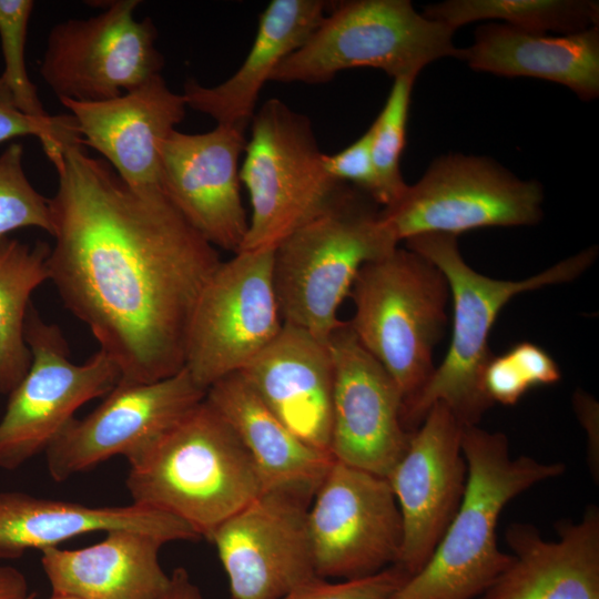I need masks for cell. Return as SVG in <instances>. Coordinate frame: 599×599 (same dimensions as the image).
<instances>
[{"mask_svg": "<svg viewBox=\"0 0 599 599\" xmlns=\"http://www.w3.org/2000/svg\"><path fill=\"white\" fill-rule=\"evenodd\" d=\"M49 281L118 366L150 383L184 368L197 298L222 261L160 186L135 187L81 143L52 161Z\"/></svg>", "mask_w": 599, "mask_h": 599, "instance_id": "obj_1", "label": "cell"}, {"mask_svg": "<svg viewBox=\"0 0 599 599\" xmlns=\"http://www.w3.org/2000/svg\"><path fill=\"white\" fill-rule=\"evenodd\" d=\"M467 481L460 505L429 560L386 599L479 598L509 567L497 542L502 509L514 498L564 474L561 463L512 457L505 434L464 426Z\"/></svg>", "mask_w": 599, "mask_h": 599, "instance_id": "obj_2", "label": "cell"}, {"mask_svg": "<svg viewBox=\"0 0 599 599\" xmlns=\"http://www.w3.org/2000/svg\"><path fill=\"white\" fill-rule=\"evenodd\" d=\"M128 463L132 504L172 515L206 540L262 493L246 449L205 398Z\"/></svg>", "mask_w": 599, "mask_h": 599, "instance_id": "obj_3", "label": "cell"}, {"mask_svg": "<svg viewBox=\"0 0 599 599\" xmlns=\"http://www.w3.org/2000/svg\"><path fill=\"white\" fill-rule=\"evenodd\" d=\"M445 275L454 302L450 344L422 390L402 409L407 432L415 430L436 403L448 406L464 426L477 425L493 403L481 387V374L494 355L488 346L490 329L501 308L516 295L579 277L598 255L590 246L549 268L520 281L496 280L471 268L463 258L457 237L422 234L405 241Z\"/></svg>", "mask_w": 599, "mask_h": 599, "instance_id": "obj_4", "label": "cell"}, {"mask_svg": "<svg viewBox=\"0 0 599 599\" xmlns=\"http://www.w3.org/2000/svg\"><path fill=\"white\" fill-rule=\"evenodd\" d=\"M377 203L346 184L324 213L273 251V280L283 322L328 342L359 270L398 246Z\"/></svg>", "mask_w": 599, "mask_h": 599, "instance_id": "obj_5", "label": "cell"}, {"mask_svg": "<svg viewBox=\"0 0 599 599\" xmlns=\"http://www.w3.org/2000/svg\"><path fill=\"white\" fill-rule=\"evenodd\" d=\"M449 287L426 257L398 246L359 270L348 323L362 346L412 400L434 373L433 352L447 324Z\"/></svg>", "mask_w": 599, "mask_h": 599, "instance_id": "obj_6", "label": "cell"}, {"mask_svg": "<svg viewBox=\"0 0 599 599\" xmlns=\"http://www.w3.org/2000/svg\"><path fill=\"white\" fill-rule=\"evenodd\" d=\"M454 33L417 12L408 0L332 2L319 26L276 68L271 81L322 84L354 68L416 80L429 63L457 58Z\"/></svg>", "mask_w": 599, "mask_h": 599, "instance_id": "obj_7", "label": "cell"}, {"mask_svg": "<svg viewBox=\"0 0 599 599\" xmlns=\"http://www.w3.org/2000/svg\"><path fill=\"white\" fill-rule=\"evenodd\" d=\"M240 179L251 216L241 251L274 248L336 201L347 183L332 177L309 119L278 99L251 121Z\"/></svg>", "mask_w": 599, "mask_h": 599, "instance_id": "obj_8", "label": "cell"}, {"mask_svg": "<svg viewBox=\"0 0 599 599\" xmlns=\"http://www.w3.org/2000/svg\"><path fill=\"white\" fill-rule=\"evenodd\" d=\"M544 190L489 158H437L379 216L399 243L422 234H457L483 227L526 226L542 219Z\"/></svg>", "mask_w": 599, "mask_h": 599, "instance_id": "obj_9", "label": "cell"}, {"mask_svg": "<svg viewBox=\"0 0 599 599\" xmlns=\"http://www.w3.org/2000/svg\"><path fill=\"white\" fill-rule=\"evenodd\" d=\"M24 336L30 367L8 395L0 419V468L16 470L52 445L85 403L105 396L121 378L111 357L99 349L73 363L57 324L44 321L31 304Z\"/></svg>", "mask_w": 599, "mask_h": 599, "instance_id": "obj_10", "label": "cell"}, {"mask_svg": "<svg viewBox=\"0 0 599 599\" xmlns=\"http://www.w3.org/2000/svg\"><path fill=\"white\" fill-rule=\"evenodd\" d=\"M273 251L235 253L220 262L202 288L189 327L184 367L204 389L241 372L284 325Z\"/></svg>", "mask_w": 599, "mask_h": 599, "instance_id": "obj_11", "label": "cell"}, {"mask_svg": "<svg viewBox=\"0 0 599 599\" xmlns=\"http://www.w3.org/2000/svg\"><path fill=\"white\" fill-rule=\"evenodd\" d=\"M140 3L110 1L97 16L52 27L40 73L59 101L114 99L161 74L156 28L150 18H134Z\"/></svg>", "mask_w": 599, "mask_h": 599, "instance_id": "obj_12", "label": "cell"}, {"mask_svg": "<svg viewBox=\"0 0 599 599\" xmlns=\"http://www.w3.org/2000/svg\"><path fill=\"white\" fill-rule=\"evenodd\" d=\"M316 576L351 580L396 565L400 511L388 480L334 459L307 510Z\"/></svg>", "mask_w": 599, "mask_h": 599, "instance_id": "obj_13", "label": "cell"}, {"mask_svg": "<svg viewBox=\"0 0 599 599\" xmlns=\"http://www.w3.org/2000/svg\"><path fill=\"white\" fill-rule=\"evenodd\" d=\"M206 395L184 367L150 383L119 379L84 418H74L45 450L51 478L63 481L111 457L126 459L151 444Z\"/></svg>", "mask_w": 599, "mask_h": 599, "instance_id": "obj_14", "label": "cell"}, {"mask_svg": "<svg viewBox=\"0 0 599 599\" xmlns=\"http://www.w3.org/2000/svg\"><path fill=\"white\" fill-rule=\"evenodd\" d=\"M311 500L262 491L207 539L227 577L232 599H280L316 578L308 531Z\"/></svg>", "mask_w": 599, "mask_h": 599, "instance_id": "obj_15", "label": "cell"}, {"mask_svg": "<svg viewBox=\"0 0 599 599\" xmlns=\"http://www.w3.org/2000/svg\"><path fill=\"white\" fill-rule=\"evenodd\" d=\"M463 429L448 406L434 404L386 478L403 524L402 549L394 566L409 576L429 560L463 499L467 481Z\"/></svg>", "mask_w": 599, "mask_h": 599, "instance_id": "obj_16", "label": "cell"}, {"mask_svg": "<svg viewBox=\"0 0 599 599\" xmlns=\"http://www.w3.org/2000/svg\"><path fill=\"white\" fill-rule=\"evenodd\" d=\"M245 130L224 124L197 134L174 130L160 149V189L166 199L205 241L233 254L248 229L240 179Z\"/></svg>", "mask_w": 599, "mask_h": 599, "instance_id": "obj_17", "label": "cell"}, {"mask_svg": "<svg viewBox=\"0 0 599 599\" xmlns=\"http://www.w3.org/2000/svg\"><path fill=\"white\" fill-rule=\"evenodd\" d=\"M328 343L334 362L331 455L387 478L412 433L402 423L403 395L348 323H343Z\"/></svg>", "mask_w": 599, "mask_h": 599, "instance_id": "obj_18", "label": "cell"}, {"mask_svg": "<svg viewBox=\"0 0 599 599\" xmlns=\"http://www.w3.org/2000/svg\"><path fill=\"white\" fill-rule=\"evenodd\" d=\"M88 145L128 184L160 186V149L186 112L182 93L161 74L118 98L99 102L60 100Z\"/></svg>", "mask_w": 599, "mask_h": 599, "instance_id": "obj_19", "label": "cell"}, {"mask_svg": "<svg viewBox=\"0 0 599 599\" xmlns=\"http://www.w3.org/2000/svg\"><path fill=\"white\" fill-rule=\"evenodd\" d=\"M238 373L296 437L331 454L334 362L328 342L284 323Z\"/></svg>", "mask_w": 599, "mask_h": 599, "instance_id": "obj_20", "label": "cell"}, {"mask_svg": "<svg viewBox=\"0 0 599 599\" xmlns=\"http://www.w3.org/2000/svg\"><path fill=\"white\" fill-rule=\"evenodd\" d=\"M555 528L558 539L550 541L531 524L509 525L512 561L479 599H599L598 507Z\"/></svg>", "mask_w": 599, "mask_h": 599, "instance_id": "obj_21", "label": "cell"}, {"mask_svg": "<svg viewBox=\"0 0 599 599\" xmlns=\"http://www.w3.org/2000/svg\"><path fill=\"white\" fill-rule=\"evenodd\" d=\"M113 529L138 530L166 544L201 539L183 520L135 504L91 507L0 491V559H17L31 549L41 551L80 535Z\"/></svg>", "mask_w": 599, "mask_h": 599, "instance_id": "obj_22", "label": "cell"}, {"mask_svg": "<svg viewBox=\"0 0 599 599\" xmlns=\"http://www.w3.org/2000/svg\"><path fill=\"white\" fill-rule=\"evenodd\" d=\"M80 549L41 550L52 595L80 599H160L171 586L159 559L166 542L131 529H113Z\"/></svg>", "mask_w": 599, "mask_h": 599, "instance_id": "obj_23", "label": "cell"}, {"mask_svg": "<svg viewBox=\"0 0 599 599\" xmlns=\"http://www.w3.org/2000/svg\"><path fill=\"white\" fill-rule=\"evenodd\" d=\"M329 1L272 0L260 14L253 44L237 71L224 82L205 87L189 79L183 87L187 108L217 124L247 129L262 88L276 68L301 48L326 16Z\"/></svg>", "mask_w": 599, "mask_h": 599, "instance_id": "obj_24", "label": "cell"}, {"mask_svg": "<svg viewBox=\"0 0 599 599\" xmlns=\"http://www.w3.org/2000/svg\"><path fill=\"white\" fill-rule=\"evenodd\" d=\"M205 399L230 424L246 449L262 491H283L312 501L334 461L286 428L240 373L206 389Z\"/></svg>", "mask_w": 599, "mask_h": 599, "instance_id": "obj_25", "label": "cell"}, {"mask_svg": "<svg viewBox=\"0 0 599 599\" xmlns=\"http://www.w3.org/2000/svg\"><path fill=\"white\" fill-rule=\"evenodd\" d=\"M457 58L476 71L561 84L583 101L599 95V26L549 35L490 22L477 28Z\"/></svg>", "mask_w": 599, "mask_h": 599, "instance_id": "obj_26", "label": "cell"}, {"mask_svg": "<svg viewBox=\"0 0 599 599\" xmlns=\"http://www.w3.org/2000/svg\"><path fill=\"white\" fill-rule=\"evenodd\" d=\"M49 252L44 242L0 241V394L9 395L30 367L26 319L32 293L49 281Z\"/></svg>", "mask_w": 599, "mask_h": 599, "instance_id": "obj_27", "label": "cell"}, {"mask_svg": "<svg viewBox=\"0 0 599 599\" xmlns=\"http://www.w3.org/2000/svg\"><path fill=\"white\" fill-rule=\"evenodd\" d=\"M422 13L455 31L483 20L539 34H569L599 26V4L592 0H447L424 7Z\"/></svg>", "mask_w": 599, "mask_h": 599, "instance_id": "obj_28", "label": "cell"}, {"mask_svg": "<svg viewBox=\"0 0 599 599\" xmlns=\"http://www.w3.org/2000/svg\"><path fill=\"white\" fill-rule=\"evenodd\" d=\"M414 83L415 79H395L383 109L368 128L378 184L376 203L383 207L395 203L408 185L402 175L400 159L406 144Z\"/></svg>", "mask_w": 599, "mask_h": 599, "instance_id": "obj_29", "label": "cell"}, {"mask_svg": "<svg viewBox=\"0 0 599 599\" xmlns=\"http://www.w3.org/2000/svg\"><path fill=\"white\" fill-rule=\"evenodd\" d=\"M32 0H0V45L3 71L0 74L16 106L27 116L45 121L52 118L43 108L26 64V42Z\"/></svg>", "mask_w": 599, "mask_h": 599, "instance_id": "obj_30", "label": "cell"}, {"mask_svg": "<svg viewBox=\"0 0 599 599\" xmlns=\"http://www.w3.org/2000/svg\"><path fill=\"white\" fill-rule=\"evenodd\" d=\"M35 227L52 235L50 199L39 193L23 167V146L16 142L0 154V241L16 230Z\"/></svg>", "mask_w": 599, "mask_h": 599, "instance_id": "obj_31", "label": "cell"}, {"mask_svg": "<svg viewBox=\"0 0 599 599\" xmlns=\"http://www.w3.org/2000/svg\"><path fill=\"white\" fill-rule=\"evenodd\" d=\"M20 136L37 138L50 161L60 156L67 145L81 143L71 114L52 115L45 121L27 116L16 106L0 78V144Z\"/></svg>", "mask_w": 599, "mask_h": 599, "instance_id": "obj_32", "label": "cell"}, {"mask_svg": "<svg viewBox=\"0 0 599 599\" xmlns=\"http://www.w3.org/2000/svg\"><path fill=\"white\" fill-rule=\"evenodd\" d=\"M408 577L397 566L351 580L331 581L316 577L280 599H386Z\"/></svg>", "mask_w": 599, "mask_h": 599, "instance_id": "obj_33", "label": "cell"}, {"mask_svg": "<svg viewBox=\"0 0 599 599\" xmlns=\"http://www.w3.org/2000/svg\"><path fill=\"white\" fill-rule=\"evenodd\" d=\"M323 162L332 177L357 187L376 202L378 184L372 158L369 129L342 151L324 154Z\"/></svg>", "mask_w": 599, "mask_h": 599, "instance_id": "obj_34", "label": "cell"}, {"mask_svg": "<svg viewBox=\"0 0 599 599\" xmlns=\"http://www.w3.org/2000/svg\"><path fill=\"white\" fill-rule=\"evenodd\" d=\"M481 387L493 405H515L531 388L507 353L493 355L488 361L481 374Z\"/></svg>", "mask_w": 599, "mask_h": 599, "instance_id": "obj_35", "label": "cell"}, {"mask_svg": "<svg viewBox=\"0 0 599 599\" xmlns=\"http://www.w3.org/2000/svg\"><path fill=\"white\" fill-rule=\"evenodd\" d=\"M507 354L520 369L530 387L551 385L561 378L560 369L552 357L532 343H518Z\"/></svg>", "mask_w": 599, "mask_h": 599, "instance_id": "obj_36", "label": "cell"}, {"mask_svg": "<svg viewBox=\"0 0 599 599\" xmlns=\"http://www.w3.org/2000/svg\"><path fill=\"white\" fill-rule=\"evenodd\" d=\"M575 409L587 435V461L592 477L599 478L598 405L585 393L573 397Z\"/></svg>", "mask_w": 599, "mask_h": 599, "instance_id": "obj_37", "label": "cell"}, {"mask_svg": "<svg viewBox=\"0 0 599 599\" xmlns=\"http://www.w3.org/2000/svg\"><path fill=\"white\" fill-rule=\"evenodd\" d=\"M24 575L12 566L0 565V599H28Z\"/></svg>", "mask_w": 599, "mask_h": 599, "instance_id": "obj_38", "label": "cell"}, {"mask_svg": "<svg viewBox=\"0 0 599 599\" xmlns=\"http://www.w3.org/2000/svg\"><path fill=\"white\" fill-rule=\"evenodd\" d=\"M160 599H204V597L189 572L180 567L171 573V586Z\"/></svg>", "mask_w": 599, "mask_h": 599, "instance_id": "obj_39", "label": "cell"}, {"mask_svg": "<svg viewBox=\"0 0 599 599\" xmlns=\"http://www.w3.org/2000/svg\"><path fill=\"white\" fill-rule=\"evenodd\" d=\"M28 599H34V595H30ZM49 599H80L72 596L52 595Z\"/></svg>", "mask_w": 599, "mask_h": 599, "instance_id": "obj_40", "label": "cell"}]
</instances>
